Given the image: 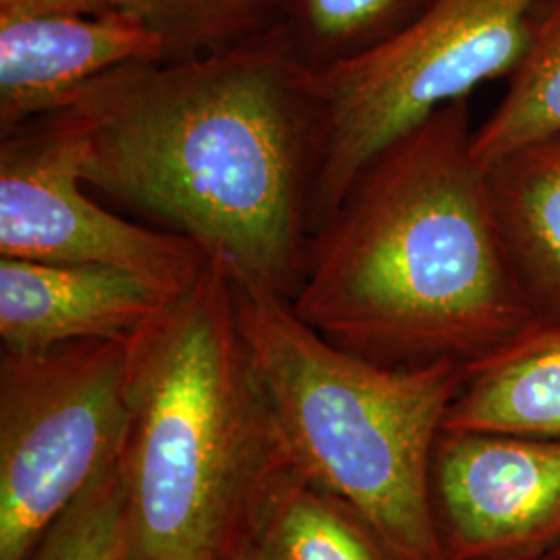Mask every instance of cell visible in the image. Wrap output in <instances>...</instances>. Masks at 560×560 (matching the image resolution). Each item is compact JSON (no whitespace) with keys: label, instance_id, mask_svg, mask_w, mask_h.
Instances as JSON below:
<instances>
[{"label":"cell","instance_id":"cell-1","mask_svg":"<svg viewBox=\"0 0 560 560\" xmlns=\"http://www.w3.org/2000/svg\"><path fill=\"white\" fill-rule=\"evenodd\" d=\"M67 110L85 133L90 189L293 301L316 231L326 106L277 27L219 52L125 65Z\"/></svg>","mask_w":560,"mask_h":560},{"label":"cell","instance_id":"cell-2","mask_svg":"<svg viewBox=\"0 0 560 560\" xmlns=\"http://www.w3.org/2000/svg\"><path fill=\"white\" fill-rule=\"evenodd\" d=\"M291 305L324 339L393 368L469 363L536 318L474 152L469 102L361 168L316 229Z\"/></svg>","mask_w":560,"mask_h":560},{"label":"cell","instance_id":"cell-3","mask_svg":"<svg viewBox=\"0 0 560 560\" xmlns=\"http://www.w3.org/2000/svg\"><path fill=\"white\" fill-rule=\"evenodd\" d=\"M120 469L136 560H222L295 467L241 335L233 266L210 254L129 337Z\"/></svg>","mask_w":560,"mask_h":560},{"label":"cell","instance_id":"cell-4","mask_svg":"<svg viewBox=\"0 0 560 560\" xmlns=\"http://www.w3.org/2000/svg\"><path fill=\"white\" fill-rule=\"evenodd\" d=\"M233 280L241 335L295 469L360 513L395 559L448 560L432 459L467 363L365 360L272 289L235 268Z\"/></svg>","mask_w":560,"mask_h":560},{"label":"cell","instance_id":"cell-5","mask_svg":"<svg viewBox=\"0 0 560 560\" xmlns=\"http://www.w3.org/2000/svg\"><path fill=\"white\" fill-rule=\"evenodd\" d=\"M541 2L434 0L390 40L316 73L326 106L316 229L384 145L481 83L511 75Z\"/></svg>","mask_w":560,"mask_h":560},{"label":"cell","instance_id":"cell-6","mask_svg":"<svg viewBox=\"0 0 560 560\" xmlns=\"http://www.w3.org/2000/svg\"><path fill=\"white\" fill-rule=\"evenodd\" d=\"M129 337L0 355V560H27L48 525L122 448Z\"/></svg>","mask_w":560,"mask_h":560},{"label":"cell","instance_id":"cell-7","mask_svg":"<svg viewBox=\"0 0 560 560\" xmlns=\"http://www.w3.org/2000/svg\"><path fill=\"white\" fill-rule=\"evenodd\" d=\"M85 156V133L69 110L0 136V258L110 266L179 295L212 252L92 200Z\"/></svg>","mask_w":560,"mask_h":560},{"label":"cell","instance_id":"cell-8","mask_svg":"<svg viewBox=\"0 0 560 560\" xmlns=\"http://www.w3.org/2000/svg\"><path fill=\"white\" fill-rule=\"evenodd\" d=\"M432 501L448 560L546 557L560 546V441L442 432Z\"/></svg>","mask_w":560,"mask_h":560},{"label":"cell","instance_id":"cell-9","mask_svg":"<svg viewBox=\"0 0 560 560\" xmlns=\"http://www.w3.org/2000/svg\"><path fill=\"white\" fill-rule=\"evenodd\" d=\"M164 59L156 34L110 9L0 15V136L67 110L110 71Z\"/></svg>","mask_w":560,"mask_h":560},{"label":"cell","instance_id":"cell-10","mask_svg":"<svg viewBox=\"0 0 560 560\" xmlns=\"http://www.w3.org/2000/svg\"><path fill=\"white\" fill-rule=\"evenodd\" d=\"M177 298L138 275L96 264L0 258L2 351L127 339Z\"/></svg>","mask_w":560,"mask_h":560},{"label":"cell","instance_id":"cell-11","mask_svg":"<svg viewBox=\"0 0 560 560\" xmlns=\"http://www.w3.org/2000/svg\"><path fill=\"white\" fill-rule=\"evenodd\" d=\"M442 432L560 441V318H534L465 365Z\"/></svg>","mask_w":560,"mask_h":560},{"label":"cell","instance_id":"cell-12","mask_svg":"<svg viewBox=\"0 0 560 560\" xmlns=\"http://www.w3.org/2000/svg\"><path fill=\"white\" fill-rule=\"evenodd\" d=\"M502 241L534 316L560 318V138L486 166Z\"/></svg>","mask_w":560,"mask_h":560},{"label":"cell","instance_id":"cell-13","mask_svg":"<svg viewBox=\"0 0 560 560\" xmlns=\"http://www.w3.org/2000/svg\"><path fill=\"white\" fill-rule=\"evenodd\" d=\"M245 546L256 560H397L360 513L295 467L261 494Z\"/></svg>","mask_w":560,"mask_h":560},{"label":"cell","instance_id":"cell-14","mask_svg":"<svg viewBox=\"0 0 560 560\" xmlns=\"http://www.w3.org/2000/svg\"><path fill=\"white\" fill-rule=\"evenodd\" d=\"M497 108L474 127V152L488 166L534 141L560 138V0H544Z\"/></svg>","mask_w":560,"mask_h":560},{"label":"cell","instance_id":"cell-15","mask_svg":"<svg viewBox=\"0 0 560 560\" xmlns=\"http://www.w3.org/2000/svg\"><path fill=\"white\" fill-rule=\"evenodd\" d=\"M434 0H282L277 30L295 57L322 73L374 50Z\"/></svg>","mask_w":560,"mask_h":560},{"label":"cell","instance_id":"cell-16","mask_svg":"<svg viewBox=\"0 0 560 560\" xmlns=\"http://www.w3.org/2000/svg\"><path fill=\"white\" fill-rule=\"evenodd\" d=\"M164 44L166 59H187L254 40L279 21L282 0H102Z\"/></svg>","mask_w":560,"mask_h":560},{"label":"cell","instance_id":"cell-17","mask_svg":"<svg viewBox=\"0 0 560 560\" xmlns=\"http://www.w3.org/2000/svg\"><path fill=\"white\" fill-rule=\"evenodd\" d=\"M27 560H136L120 453L48 525Z\"/></svg>","mask_w":560,"mask_h":560},{"label":"cell","instance_id":"cell-18","mask_svg":"<svg viewBox=\"0 0 560 560\" xmlns=\"http://www.w3.org/2000/svg\"><path fill=\"white\" fill-rule=\"evenodd\" d=\"M102 0H0V15L23 13H102Z\"/></svg>","mask_w":560,"mask_h":560},{"label":"cell","instance_id":"cell-19","mask_svg":"<svg viewBox=\"0 0 560 560\" xmlns=\"http://www.w3.org/2000/svg\"><path fill=\"white\" fill-rule=\"evenodd\" d=\"M222 560H256L254 559V555L247 550V546L243 544L241 548H237V550H233L229 557H224Z\"/></svg>","mask_w":560,"mask_h":560},{"label":"cell","instance_id":"cell-20","mask_svg":"<svg viewBox=\"0 0 560 560\" xmlns=\"http://www.w3.org/2000/svg\"><path fill=\"white\" fill-rule=\"evenodd\" d=\"M490 560H557L552 559L550 555H546V557H513V559H490Z\"/></svg>","mask_w":560,"mask_h":560},{"label":"cell","instance_id":"cell-21","mask_svg":"<svg viewBox=\"0 0 560 560\" xmlns=\"http://www.w3.org/2000/svg\"><path fill=\"white\" fill-rule=\"evenodd\" d=\"M550 557H552V559L560 560V546L555 550V552H550Z\"/></svg>","mask_w":560,"mask_h":560}]
</instances>
